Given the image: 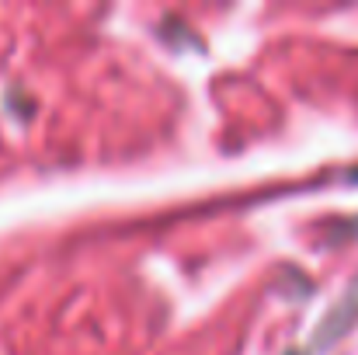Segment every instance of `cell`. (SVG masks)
Here are the masks:
<instances>
[{"label": "cell", "instance_id": "cell-1", "mask_svg": "<svg viewBox=\"0 0 358 355\" xmlns=\"http://www.w3.org/2000/svg\"><path fill=\"white\" fill-rule=\"evenodd\" d=\"M355 321H358V279L352 282V289L338 300V307L327 314V321L320 324L317 342H334V338H341V335H345Z\"/></svg>", "mask_w": 358, "mask_h": 355}]
</instances>
